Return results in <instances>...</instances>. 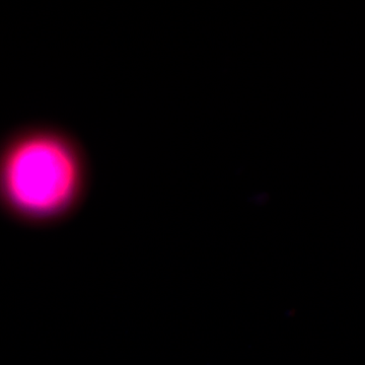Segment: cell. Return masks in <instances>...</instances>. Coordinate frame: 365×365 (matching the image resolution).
<instances>
[{
	"mask_svg": "<svg viewBox=\"0 0 365 365\" xmlns=\"http://www.w3.org/2000/svg\"><path fill=\"white\" fill-rule=\"evenodd\" d=\"M86 184L81 153L62 134L26 129L0 148V207L21 222L63 220L81 203Z\"/></svg>",
	"mask_w": 365,
	"mask_h": 365,
	"instance_id": "obj_1",
	"label": "cell"
}]
</instances>
